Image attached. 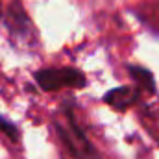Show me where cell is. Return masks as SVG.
<instances>
[{"mask_svg":"<svg viewBox=\"0 0 159 159\" xmlns=\"http://www.w3.org/2000/svg\"><path fill=\"white\" fill-rule=\"evenodd\" d=\"M0 133L6 135L11 143H19L20 141V129L13 120L6 119L4 115H0Z\"/></svg>","mask_w":159,"mask_h":159,"instance_id":"8992f818","label":"cell"},{"mask_svg":"<svg viewBox=\"0 0 159 159\" xmlns=\"http://www.w3.org/2000/svg\"><path fill=\"white\" fill-rule=\"evenodd\" d=\"M6 26L11 34L13 39L19 41H28L34 35V26H32V20L24 9V6L20 4V0H13L7 9H6Z\"/></svg>","mask_w":159,"mask_h":159,"instance_id":"3957f363","label":"cell"},{"mask_svg":"<svg viewBox=\"0 0 159 159\" xmlns=\"http://www.w3.org/2000/svg\"><path fill=\"white\" fill-rule=\"evenodd\" d=\"M54 128L61 144L67 148L69 156L72 159H102L96 146L91 143L83 128L78 124L76 111H74V100L61 102L54 117Z\"/></svg>","mask_w":159,"mask_h":159,"instance_id":"6da1fadb","label":"cell"},{"mask_svg":"<svg viewBox=\"0 0 159 159\" xmlns=\"http://www.w3.org/2000/svg\"><path fill=\"white\" fill-rule=\"evenodd\" d=\"M0 17H2V6H0Z\"/></svg>","mask_w":159,"mask_h":159,"instance_id":"52a82bcc","label":"cell"},{"mask_svg":"<svg viewBox=\"0 0 159 159\" xmlns=\"http://www.w3.org/2000/svg\"><path fill=\"white\" fill-rule=\"evenodd\" d=\"M141 94L143 93L135 85H119V87H113V89L106 91L104 96H102V102L106 106H109L113 111L124 113L141 100Z\"/></svg>","mask_w":159,"mask_h":159,"instance_id":"277c9868","label":"cell"},{"mask_svg":"<svg viewBox=\"0 0 159 159\" xmlns=\"http://www.w3.org/2000/svg\"><path fill=\"white\" fill-rule=\"evenodd\" d=\"M126 69H128L129 78L133 80V85L141 93H146V94H156L157 93L156 78H154V74H152L150 69H146L143 65H128Z\"/></svg>","mask_w":159,"mask_h":159,"instance_id":"5b68a950","label":"cell"},{"mask_svg":"<svg viewBox=\"0 0 159 159\" xmlns=\"http://www.w3.org/2000/svg\"><path fill=\"white\" fill-rule=\"evenodd\" d=\"M34 80L44 93L59 89H85L87 76L76 67H46L34 72Z\"/></svg>","mask_w":159,"mask_h":159,"instance_id":"7a4b0ae2","label":"cell"}]
</instances>
